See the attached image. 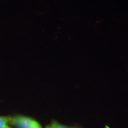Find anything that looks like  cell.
Returning <instances> with one entry per match:
<instances>
[{
    "label": "cell",
    "instance_id": "cell-1",
    "mask_svg": "<svg viewBox=\"0 0 128 128\" xmlns=\"http://www.w3.org/2000/svg\"><path fill=\"white\" fill-rule=\"evenodd\" d=\"M12 123L18 128H42L36 120L26 116L16 117L12 119Z\"/></svg>",
    "mask_w": 128,
    "mask_h": 128
},
{
    "label": "cell",
    "instance_id": "cell-2",
    "mask_svg": "<svg viewBox=\"0 0 128 128\" xmlns=\"http://www.w3.org/2000/svg\"><path fill=\"white\" fill-rule=\"evenodd\" d=\"M8 119L0 117V128H11L8 124Z\"/></svg>",
    "mask_w": 128,
    "mask_h": 128
},
{
    "label": "cell",
    "instance_id": "cell-4",
    "mask_svg": "<svg viewBox=\"0 0 128 128\" xmlns=\"http://www.w3.org/2000/svg\"><path fill=\"white\" fill-rule=\"evenodd\" d=\"M110 128L109 127V126H107V125H106V126H105V128Z\"/></svg>",
    "mask_w": 128,
    "mask_h": 128
},
{
    "label": "cell",
    "instance_id": "cell-3",
    "mask_svg": "<svg viewBox=\"0 0 128 128\" xmlns=\"http://www.w3.org/2000/svg\"><path fill=\"white\" fill-rule=\"evenodd\" d=\"M46 128H72L63 125V124H61L57 122H53L50 124V125L48 126Z\"/></svg>",
    "mask_w": 128,
    "mask_h": 128
}]
</instances>
